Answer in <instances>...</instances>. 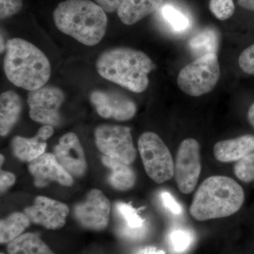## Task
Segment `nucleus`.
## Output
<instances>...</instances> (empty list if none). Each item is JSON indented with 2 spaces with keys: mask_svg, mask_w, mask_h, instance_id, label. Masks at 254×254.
Wrapping results in <instances>:
<instances>
[{
  "mask_svg": "<svg viewBox=\"0 0 254 254\" xmlns=\"http://www.w3.org/2000/svg\"><path fill=\"white\" fill-rule=\"evenodd\" d=\"M55 26L82 44L93 46L103 39L108 26L105 11L91 0H66L53 12Z\"/></svg>",
  "mask_w": 254,
  "mask_h": 254,
  "instance_id": "obj_1",
  "label": "nucleus"
},
{
  "mask_svg": "<svg viewBox=\"0 0 254 254\" xmlns=\"http://www.w3.org/2000/svg\"><path fill=\"white\" fill-rule=\"evenodd\" d=\"M245 199L243 189L231 177L212 176L195 191L190 212L198 221L226 218L238 212Z\"/></svg>",
  "mask_w": 254,
  "mask_h": 254,
  "instance_id": "obj_2",
  "label": "nucleus"
},
{
  "mask_svg": "<svg viewBox=\"0 0 254 254\" xmlns=\"http://www.w3.org/2000/svg\"><path fill=\"white\" fill-rule=\"evenodd\" d=\"M102 77L134 93L148 88V73L155 68L143 52L129 48H116L102 53L96 63Z\"/></svg>",
  "mask_w": 254,
  "mask_h": 254,
  "instance_id": "obj_3",
  "label": "nucleus"
},
{
  "mask_svg": "<svg viewBox=\"0 0 254 254\" xmlns=\"http://www.w3.org/2000/svg\"><path fill=\"white\" fill-rule=\"evenodd\" d=\"M6 44L4 70L8 80L29 91L44 86L51 75V66L46 55L21 38H12Z\"/></svg>",
  "mask_w": 254,
  "mask_h": 254,
  "instance_id": "obj_4",
  "label": "nucleus"
},
{
  "mask_svg": "<svg viewBox=\"0 0 254 254\" xmlns=\"http://www.w3.org/2000/svg\"><path fill=\"white\" fill-rule=\"evenodd\" d=\"M220 76L217 55H205L182 68L177 76V85L187 95L199 97L213 91Z\"/></svg>",
  "mask_w": 254,
  "mask_h": 254,
  "instance_id": "obj_5",
  "label": "nucleus"
},
{
  "mask_svg": "<svg viewBox=\"0 0 254 254\" xmlns=\"http://www.w3.org/2000/svg\"><path fill=\"white\" fill-rule=\"evenodd\" d=\"M138 150L148 176L157 184L171 180L175 173L171 153L163 140L153 132H145L138 138Z\"/></svg>",
  "mask_w": 254,
  "mask_h": 254,
  "instance_id": "obj_6",
  "label": "nucleus"
},
{
  "mask_svg": "<svg viewBox=\"0 0 254 254\" xmlns=\"http://www.w3.org/2000/svg\"><path fill=\"white\" fill-rule=\"evenodd\" d=\"M95 141L104 155L131 165L136 158L131 128L120 125H103L95 130Z\"/></svg>",
  "mask_w": 254,
  "mask_h": 254,
  "instance_id": "obj_7",
  "label": "nucleus"
},
{
  "mask_svg": "<svg viewBox=\"0 0 254 254\" xmlns=\"http://www.w3.org/2000/svg\"><path fill=\"white\" fill-rule=\"evenodd\" d=\"M201 173L200 145L194 138L180 143L175 163V176L179 190L185 194L194 190Z\"/></svg>",
  "mask_w": 254,
  "mask_h": 254,
  "instance_id": "obj_8",
  "label": "nucleus"
},
{
  "mask_svg": "<svg viewBox=\"0 0 254 254\" xmlns=\"http://www.w3.org/2000/svg\"><path fill=\"white\" fill-rule=\"evenodd\" d=\"M64 101V94L59 88L42 87L29 91L27 103L32 120L42 125L57 127L60 123V110Z\"/></svg>",
  "mask_w": 254,
  "mask_h": 254,
  "instance_id": "obj_9",
  "label": "nucleus"
},
{
  "mask_svg": "<svg viewBox=\"0 0 254 254\" xmlns=\"http://www.w3.org/2000/svg\"><path fill=\"white\" fill-rule=\"evenodd\" d=\"M111 204L106 195L99 190L88 192L86 199L75 205L73 216L84 228L102 231L110 221Z\"/></svg>",
  "mask_w": 254,
  "mask_h": 254,
  "instance_id": "obj_10",
  "label": "nucleus"
},
{
  "mask_svg": "<svg viewBox=\"0 0 254 254\" xmlns=\"http://www.w3.org/2000/svg\"><path fill=\"white\" fill-rule=\"evenodd\" d=\"M24 213L32 223L48 230H57L64 226L69 208L63 202L40 195L31 206L24 209Z\"/></svg>",
  "mask_w": 254,
  "mask_h": 254,
  "instance_id": "obj_11",
  "label": "nucleus"
},
{
  "mask_svg": "<svg viewBox=\"0 0 254 254\" xmlns=\"http://www.w3.org/2000/svg\"><path fill=\"white\" fill-rule=\"evenodd\" d=\"M91 100L97 113L103 118L127 121L133 118L136 113L134 102L119 92L93 91Z\"/></svg>",
  "mask_w": 254,
  "mask_h": 254,
  "instance_id": "obj_12",
  "label": "nucleus"
},
{
  "mask_svg": "<svg viewBox=\"0 0 254 254\" xmlns=\"http://www.w3.org/2000/svg\"><path fill=\"white\" fill-rule=\"evenodd\" d=\"M28 168L38 188L46 187L52 182L64 187L73 185V177L60 165L53 153H45L29 163Z\"/></svg>",
  "mask_w": 254,
  "mask_h": 254,
  "instance_id": "obj_13",
  "label": "nucleus"
},
{
  "mask_svg": "<svg viewBox=\"0 0 254 254\" xmlns=\"http://www.w3.org/2000/svg\"><path fill=\"white\" fill-rule=\"evenodd\" d=\"M53 154L60 165L72 177L80 178L86 174L87 163L84 150L75 133H66L55 145Z\"/></svg>",
  "mask_w": 254,
  "mask_h": 254,
  "instance_id": "obj_14",
  "label": "nucleus"
},
{
  "mask_svg": "<svg viewBox=\"0 0 254 254\" xmlns=\"http://www.w3.org/2000/svg\"><path fill=\"white\" fill-rule=\"evenodd\" d=\"M53 133V127L43 125L34 137L16 136L12 141L13 153L21 161L31 163L44 154L47 148V140L49 139Z\"/></svg>",
  "mask_w": 254,
  "mask_h": 254,
  "instance_id": "obj_15",
  "label": "nucleus"
},
{
  "mask_svg": "<svg viewBox=\"0 0 254 254\" xmlns=\"http://www.w3.org/2000/svg\"><path fill=\"white\" fill-rule=\"evenodd\" d=\"M254 151V136L244 135L215 143L213 154L222 163L238 162Z\"/></svg>",
  "mask_w": 254,
  "mask_h": 254,
  "instance_id": "obj_16",
  "label": "nucleus"
},
{
  "mask_svg": "<svg viewBox=\"0 0 254 254\" xmlns=\"http://www.w3.org/2000/svg\"><path fill=\"white\" fill-rule=\"evenodd\" d=\"M102 162L111 171L108 181L113 188L120 191H127L133 188L136 175L131 165L104 155Z\"/></svg>",
  "mask_w": 254,
  "mask_h": 254,
  "instance_id": "obj_17",
  "label": "nucleus"
},
{
  "mask_svg": "<svg viewBox=\"0 0 254 254\" xmlns=\"http://www.w3.org/2000/svg\"><path fill=\"white\" fill-rule=\"evenodd\" d=\"M22 103L17 93L5 91L0 97V134L6 136L19 119Z\"/></svg>",
  "mask_w": 254,
  "mask_h": 254,
  "instance_id": "obj_18",
  "label": "nucleus"
},
{
  "mask_svg": "<svg viewBox=\"0 0 254 254\" xmlns=\"http://www.w3.org/2000/svg\"><path fill=\"white\" fill-rule=\"evenodd\" d=\"M163 1V0H125L117 11L122 22L131 26L152 14Z\"/></svg>",
  "mask_w": 254,
  "mask_h": 254,
  "instance_id": "obj_19",
  "label": "nucleus"
},
{
  "mask_svg": "<svg viewBox=\"0 0 254 254\" xmlns=\"http://www.w3.org/2000/svg\"><path fill=\"white\" fill-rule=\"evenodd\" d=\"M9 254H55L37 234L25 233L7 245Z\"/></svg>",
  "mask_w": 254,
  "mask_h": 254,
  "instance_id": "obj_20",
  "label": "nucleus"
},
{
  "mask_svg": "<svg viewBox=\"0 0 254 254\" xmlns=\"http://www.w3.org/2000/svg\"><path fill=\"white\" fill-rule=\"evenodd\" d=\"M31 220L27 215L22 213H11L0 221V242L9 244L23 235V232L29 227Z\"/></svg>",
  "mask_w": 254,
  "mask_h": 254,
  "instance_id": "obj_21",
  "label": "nucleus"
},
{
  "mask_svg": "<svg viewBox=\"0 0 254 254\" xmlns=\"http://www.w3.org/2000/svg\"><path fill=\"white\" fill-rule=\"evenodd\" d=\"M219 46V35L216 30L206 28L195 35L189 43L190 52L199 57L205 55H217Z\"/></svg>",
  "mask_w": 254,
  "mask_h": 254,
  "instance_id": "obj_22",
  "label": "nucleus"
},
{
  "mask_svg": "<svg viewBox=\"0 0 254 254\" xmlns=\"http://www.w3.org/2000/svg\"><path fill=\"white\" fill-rule=\"evenodd\" d=\"M115 210L123 219L125 227L123 234L126 236H138L144 229L145 221L131 205L124 202H118Z\"/></svg>",
  "mask_w": 254,
  "mask_h": 254,
  "instance_id": "obj_23",
  "label": "nucleus"
},
{
  "mask_svg": "<svg viewBox=\"0 0 254 254\" xmlns=\"http://www.w3.org/2000/svg\"><path fill=\"white\" fill-rule=\"evenodd\" d=\"M194 240L193 232L187 229H175L170 232L168 236L170 248L174 253L177 254L186 252L193 243Z\"/></svg>",
  "mask_w": 254,
  "mask_h": 254,
  "instance_id": "obj_24",
  "label": "nucleus"
},
{
  "mask_svg": "<svg viewBox=\"0 0 254 254\" xmlns=\"http://www.w3.org/2000/svg\"><path fill=\"white\" fill-rule=\"evenodd\" d=\"M162 14L164 18L175 31L183 32L190 28V22L189 18L171 5L164 6L162 9Z\"/></svg>",
  "mask_w": 254,
  "mask_h": 254,
  "instance_id": "obj_25",
  "label": "nucleus"
},
{
  "mask_svg": "<svg viewBox=\"0 0 254 254\" xmlns=\"http://www.w3.org/2000/svg\"><path fill=\"white\" fill-rule=\"evenodd\" d=\"M239 180L246 183L254 181V151L239 160L234 167Z\"/></svg>",
  "mask_w": 254,
  "mask_h": 254,
  "instance_id": "obj_26",
  "label": "nucleus"
},
{
  "mask_svg": "<svg viewBox=\"0 0 254 254\" xmlns=\"http://www.w3.org/2000/svg\"><path fill=\"white\" fill-rule=\"evenodd\" d=\"M209 7L214 16L220 21L232 17L235 11L233 0H210Z\"/></svg>",
  "mask_w": 254,
  "mask_h": 254,
  "instance_id": "obj_27",
  "label": "nucleus"
},
{
  "mask_svg": "<svg viewBox=\"0 0 254 254\" xmlns=\"http://www.w3.org/2000/svg\"><path fill=\"white\" fill-rule=\"evenodd\" d=\"M238 63L244 72L254 75V44L251 45L241 53Z\"/></svg>",
  "mask_w": 254,
  "mask_h": 254,
  "instance_id": "obj_28",
  "label": "nucleus"
},
{
  "mask_svg": "<svg viewBox=\"0 0 254 254\" xmlns=\"http://www.w3.org/2000/svg\"><path fill=\"white\" fill-rule=\"evenodd\" d=\"M22 0H0V18L5 19L21 11Z\"/></svg>",
  "mask_w": 254,
  "mask_h": 254,
  "instance_id": "obj_29",
  "label": "nucleus"
},
{
  "mask_svg": "<svg viewBox=\"0 0 254 254\" xmlns=\"http://www.w3.org/2000/svg\"><path fill=\"white\" fill-rule=\"evenodd\" d=\"M161 200L165 208H168L172 213L180 215L182 213L181 205L177 201L175 197L170 192L163 191L161 193Z\"/></svg>",
  "mask_w": 254,
  "mask_h": 254,
  "instance_id": "obj_30",
  "label": "nucleus"
},
{
  "mask_svg": "<svg viewBox=\"0 0 254 254\" xmlns=\"http://www.w3.org/2000/svg\"><path fill=\"white\" fill-rule=\"evenodd\" d=\"M16 182V177L9 172L1 170L0 174V189L1 193H4L8 189L12 187Z\"/></svg>",
  "mask_w": 254,
  "mask_h": 254,
  "instance_id": "obj_31",
  "label": "nucleus"
},
{
  "mask_svg": "<svg viewBox=\"0 0 254 254\" xmlns=\"http://www.w3.org/2000/svg\"><path fill=\"white\" fill-rule=\"evenodd\" d=\"M125 0H95L105 12L111 13L118 11Z\"/></svg>",
  "mask_w": 254,
  "mask_h": 254,
  "instance_id": "obj_32",
  "label": "nucleus"
},
{
  "mask_svg": "<svg viewBox=\"0 0 254 254\" xmlns=\"http://www.w3.org/2000/svg\"><path fill=\"white\" fill-rule=\"evenodd\" d=\"M136 254H165V252L156 247H147L141 249Z\"/></svg>",
  "mask_w": 254,
  "mask_h": 254,
  "instance_id": "obj_33",
  "label": "nucleus"
},
{
  "mask_svg": "<svg viewBox=\"0 0 254 254\" xmlns=\"http://www.w3.org/2000/svg\"><path fill=\"white\" fill-rule=\"evenodd\" d=\"M241 7L254 11V0H237Z\"/></svg>",
  "mask_w": 254,
  "mask_h": 254,
  "instance_id": "obj_34",
  "label": "nucleus"
},
{
  "mask_svg": "<svg viewBox=\"0 0 254 254\" xmlns=\"http://www.w3.org/2000/svg\"><path fill=\"white\" fill-rule=\"evenodd\" d=\"M247 117H248V120L251 125L254 128V103L251 105Z\"/></svg>",
  "mask_w": 254,
  "mask_h": 254,
  "instance_id": "obj_35",
  "label": "nucleus"
},
{
  "mask_svg": "<svg viewBox=\"0 0 254 254\" xmlns=\"http://www.w3.org/2000/svg\"><path fill=\"white\" fill-rule=\"evenodd\" d=\"M6 44H5L4 42V38H3L2 35H1V53L6 50Z\"/></svg>",
  "mask_w": 254,
  "mask_h": 254,
  "instance_id": "obj_36",
  "label": "nucleus"
},
{
  "mask_svg": "<svg viewBox=\"0 0 254 254\" xmlns=\"http://www.w3.org/2000/svg\"><path fill=\"white\" fill-rule=\"evenodd\" d=\"M4 157L3 156L2 154H1V165H3V163H4Z\"/></svg>",
  "mask_w": 254,
  "mask_h": 254,
  "instance_id": "obj_37",
  "label": "nucleus"
},
{
  "mask_svg": "<svg viewBox=\"0 0 254 254\" xmlns=\"http://www.w3.org/2000/svg\"><path fill=\"white\" fill-rule=\"evenodd\" d=\"M6 254L2 253V252H1V254Z\"/></svg>",
  "mask_w": 254,
  "mask_h": 254,
  "instance_id": "obj_38",
  "label": "nucleus"
}]
</instances>
